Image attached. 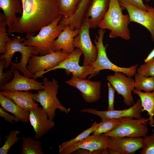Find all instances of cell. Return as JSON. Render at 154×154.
Here are the masks:
<instances>
[{
	"label": "cell",
	"mask_w": 154,
	"mask_h": 154,
	"mask_svg": "<svg viewBox=\"0 0 154 154\" xmlns=\"http://www.w3.org/2000/svg\"><path fill=\"white\" fill-rule=\"evenodd\" d=\"M0 104L3 109L12 114L19 121L25 123L29 121V112L23 110L11 99L0 93Z\"/></svg>",
	"instance_id": "23"
},
{
	"label": "cell",
	"mask_w": 154,
	"mask_h": 154,
	"mask_svg": "<svg viewBox=\"0 0 154 154\" xmlns=\"http://www.w3.org/2000/svg\"><path fill=\"white\" fill-rule=\"evenodd\" d=\"M123 9L118 0H110L108 11L98 27L109 30L111 38L119 37L128 40L131 37L128 27L130 18L128 14H123Z\"/></svg>",
	"instance_id": "3"
},
{
	"label": "cell",
	"mask_w": 154,
	"mask_h": 154,
	"mask_svg": "<svg viewBox=\"0 0 154 154\" xmlns=\"http://www.w3.org/2000/svg\"><path fill=\"white\" fill-rule=\"evenodd\" d=\"M110 1L92 0L85 17L89 22L90 29L98 27L108 11Z\"/></svg>",
	"instance_id": "19"
},
{
	"label": "cell",
	"mask_w": 154,
	"mask_h": 154,
	"mask_svg": "<svg viewBox=\"0 0 154 154\" xmlns=\"http://www.w3.org/2000/svg\"><path fill=\"white\" fill-rule=\"evenodd\" d=\"M109 137L102 135H90L83 140L73 144L59 152L60 154H70L78 149L86 153H101L102 149L108 148Z\"/></svg>",
	"instance_id": "10"
},
{
	"label": "cell",
	"mask_w": 154,
	"mask_h": 154,
	"mask_svg": "<svg viewBox=\"0 0 154 154\" xmlns=\"http://www.w3.org/2000/svg\"><path fill=\"white\" fill-rule=\"evenodd\" d=\"M62 17L60 15L51 23L42 28L35 36L34 33L27 34L26 38L23 44L34 47V54L37 55H43L55 52L54 42L64 26L59 23Z\"/></svg>",
	"instance_id": "4"
},
{
	"label": "cell",
	"mask_w": 154,
	"mask_h": 154,
	"mask_svg": "<svg viewBox=\"0 0 154 154\" xmlns=\"http://www.w3.org/2000/svg\"><path fill=\"white\" fill-rule=\"evenodd\" d=\"M0 93L11 99L26 111L29 112L38 106L33 98L34 94L29 91L3 90Z\"/></svg>",
	"instance_id": "21"
},
{
	"label": "cell",
	"mask_w": 154,
	"mask_h": 154,
	"mask_svg": "<svg viewBox=\"0 0 154 154\" xmlns=\"http://www.w3.org/2000/svg\"><path fill=\"white\" fill-rule=\"evenodd\" d=\"M7 24L5 15L3 13H0V53L3 54L5 52V45L6 42L11 39L7 34L6 28Z\"/></svg>",
	"instance_id": "31"
},
{
	"label": "cell",
	"mask_w": 154,
	"mask_h": 154,
	"mask_svg": "<svg viewBox=\"0 0 154 154\" xmlns=\"http://www.w3.org/2000/svg\"><path fill=\"white\" fill-rule=\"evenodd\" d=\"M149 119L144 117L139 119L124 117L122 121L112 131L102 134L115 137H144L147 135Z\"/></svg>",
	"instance_id": "8"
},
{
	"label": "cell",
	"mask_w": 154,
	"mask_h": 154,
	"mask_svg": "<svg viewBox=\"0 0 154 154\" xmlns=\"http://www.w3.org/2000/svg\"><path fill=\"white\" fill-rule=\"evenodd\" d=\"M123 9L127 11L130 22L138 23L149 32L154 43V7L146 5L147 10H141L130 5L120 4Z\"/></svg>",
	"instance_id": "14"
},
{
	"label": "cell",
	"mask_w": 154,
	"mask_h": 154,
	"mask_svg": "<svg viewBox=\"0 0 154 154\" xmlns=\"http://www.w3.org/2000/svg\"><path fill=\"white\" fill-rule=\"evenodd\" d=\"M134 76L135 89L140 91L143 90L145 92L154 90V77L145 76L137 72Z\"/></svg>",
	"instance_id": "27"
},
{
	"label": "cell",
	"mask_w": 154,
	"mask_h": 154,
	"mask_svg": "<svg viewBox=\"0 0 154 154\" xmlns=\"http://www.w3.org/2000/svg\"><path fill=\"white\" fill-rule=\"evenodd\" d=\"M19 36H16L6 42L5 52L1 54L0 59L5 61L4 68H8L10 64L23 75L29 78H33L34 75L28 70L27 66L28 61L34 54L35 48L23 44V42L26 39Z\"/></svg>",
	"instance_id": "2"
},
{
	"label": "cell",
	"mask_w": 154,
	"mask_h": 154,
	"mask_svg": "<svg viewBox=\"0 0 154 154\" xmlns=\"http://www.w3.org/2000/svg\"><path fill=\"white\" fill-rule=\"evenodd\" d=\"M145 2H148L152 0H143Z\"/></svg>",
	"instance_id": "39"
},
{
	"label": "cell",
	"mask_w": 154,
	"mask_h": 154,
	"mask_svg": "<svg viewBox=\"0 0 154 154\" xmlns=\"http://www.w3.org/2000/svg\"><path fill=\"white\" fill-rule=\"evenodd\" d=\"M134 94L137 95L140 99L142 107V112L146 111L149 117V125L154 126V90L149 92H143L135 88L133 90Z\"/></svg>",
	"instance_id": "24"
},
{
	"label": "cell",
	"mask_w": 154,
	"mask_h": 154,
	"mask_svg": "<svg viewBox=\"0 0 154 154\" xmlns=\"http://www.w3.org/2000/svg\"><path fill=\"white\" fill-rule=\"evenodd\" d=\"M21 154H44L41 142L30 137H22Z\"/></svg>",
	"instance_id": "25"
},
{
	"label": "cell",
	"mask_w": 154,
	"mask_h": 154,
	"mask_svg": "<svg viewBox=\"0 0 154 154\" xmlns=\"http://www.w3.org/2000/svg\"><path fill=\"white\" fill-rule=\"evenodd\" d=\"M79 30V29L72 30L68 25L64 26L63 30L54 42L55 51L62 50L69 53L73 52L75 48L73 45L74 39L78 34Z\"/></svg>",
	"instance_id": "20"
},
{
	"label": "cell",
	"mask_w": 154,
	"mask_h": 154,
	"mask_svg": "<svg viewBox=\"0 0 154 154\" xmlns=\"http://www.w3.org/2000/svg\"><path fill=\"white\" fill-rule=\"evenodd\" d=\"M143 138L109 137L108 149L113 150L119 154H133L142 147Z\"/></svg>",
	"instance_id": "18"
},
{
	"label": "cell",
	"mask_w": 154,
	"mask_h": 154,
	"mask_svg": "<svg viewBox=\"0 0 154 154\" xmlns=\"http://www.w3.org/2000/svg\"><path fill=\"white\" fill-rule=\"evenodd\" d=\"M105 29H100L98 32V35H96L94 43L96 46L98 53L96 59L92 65L94 70L92 74L89 76V78L98 74L100 71L109 70L114 72H120L126 76L132 77L137 72L138 64H136L129 67H121L113 63L108 58L106 52L107 45L105 46L103 43V38Z\"/></svg>",
	"instance_id": "6"
},
{
	"label": "cell",
	"mask_w": 154,
	"mask_h": 154,
	"mask_svg": "<svg viewBox=\"0 0 154 154\" xmlns=\"http://www.w3.org/2000/svg\"><path fill=\"white\" fill-rule=\"evenodd\" d=\"M142 107L140 98L128 108L124 110L106 111H99L92 108H84L80 110L81 112H87L96 115L102 120L108 119H118L130 117L139 119L142 117Z\"/></svg>",
	"instance_id": "15"
},
{
	"label": "cell",
	"mask_w": 154,
	"mask_h": 154,
	"mask_svg": "<svg viewBox=\"0 0 154 154\" xmlns=\"http://www.w3.org/2000/svg\"><path fill=\"white\" fill-rule=\"evenodd\" d=\"M82 53L80 49L77 48L69 55L58 65L48 72L57 69H62L71 73L72 75L80 79H85L88 75H92L94 68L92 65L81 66L79 64L80 58Z\"/></svg>",
	"instance_id": "12"
},
{
	"label": "cell",
	"mask_w": 154,
	"mask_h": 154,
	"mask_svg": "<svg viewBox=\"0 0 154 154\" xmlns=\"http://www.w3.org/2000/svg\"><path fill=\"white\" fill-rule=\"evenodd\" d=\"M81 0H58L60 14L64 18H68L76 12Z\"/></svg>",
	"instance_id": "26"
},
{
	"label": "cell",
	"mask_w": 154,
	"mask_h": 154,
	"mask_svg": "<svg viewBox=\"0 0 154 154\" xmlns=\"http://www.w3.org/2000/svg\"><path fill=\"white\" fill-rule=\"evenodd\" d=\"M154 58V48L152 50L144 60V63L147 62Z\"/></svg>",
	"instance_id": "38"
},
{
	"label": "cell",
	"mask_w": 154,
	"mask_h": 154,
	"mask_svg": "<svg viewBox=\"0 0 154 154\" xmlns=\"http://www.w3.org/2000/svg\"><path fill=\"white\" fill-rule=\"evenodd\" d=\"M99 124V123L95 122L90 127L84 130L74 138L62 143L58 147L59 152L63 149L83 140L89 136L94 132Z\"/></svg>",
	"instance_id": "29"
},
{
	"label": "cell",
	"mask_w": 154,
	"mask_h": 154,
	"mask_svg": "<svg viewBox=\"0 0 154 154\" xmlns=\"http://www.w3.org/2000/svg\"><path fill=\"white\" fill-rule=\"evenodd\" d=\"M120 4L130 5L141 10H147L146 5L144 4L143 0H118Z\"/></svg>",
	"instance_id": "35"
},
{
	"label": "cell",
	"mask_w": 154,
	"mask_h": 154,
	"mask_svg": "<svg viewBox=\"0 0 154 154\" xmlns=\"http://www.w3.org/2000/svg\"><path fill=\"white\" fill-rule=\"evenodd\" d=\"M124 118L108 119L102 120L93 132V134L102 135L112 131L120 124Z\"/></svg>",
	"instance_id": "28"
},
{
	"label": "cell",
	"mask_w": 154,
	"mask_h": 154,
	"mask_svg": "<svg viewBox=\"0 0 154 154\" xmlns=\"http://www.w3.org/2000/svg\"><path fill=\"white\" fill-rule=\"evenodd\" d=\"M0 117L3 118L5 121L12 123L14 121L16 122L19 121L15 116L8 114L1 107L0 108Z\"/></svg>",
	"instance_id": "37"
},
{
	"label": "cell",
	"mask_w": 154,
	"mask_h": 154,
	"mask_svg": "<svg viewBox=\"0 0 154 154\" xmlns=\"http://www.w3.org/2000/svg\"><path fill=\"white\" fill-rule=\"evenodd\" d=\"M70 54L60 50L39 56L33 54L29 59L27 68L34 75L33 78L36 79L58 65Z\"/></svg>",
	"instance_id": "7"
},
{
	"label": "cell",
	"mask_w": 154,
	"mask_h": 154,
	"mask_svg": "<svg viewBox=\"0 0 154 154\" xmlns=\"http://www.w3.org/2000/svg\"><path fill=\"white\" fill-rule=\"evenodd\" d=\"M141 154H154V131L150 135L143 138V146Z\"/></svg>",
	"instance_id": "34"
},
{
	"label": "cell",
	"mask_w": 154,
	"mask_h": 154,
	"mask_svg": "<svg viewBox=\"0 0 154 154\" xmlns=\"http://www.w3.org/2000/svg\"><path fill=\"white\" fill-rule=\"evenodd\" d=\"M23 11L16 22L7 31L27 34L34 33L50 24L60 15L58 0H21Z\"/></svg>",
	"instance_id": "1"
},
{
	"label": "cell",
	"mask_w": 154,
	"mask_h": 154,
	"mask_svg": "<svg viewBox=\"0 0 154 154\" xmlns=\"http://www.w3.org/2000/svg\"><path fill=\"white\" fill-rule=\"evenodd\" d=\"M29 121L35 132L34 137L37 139L43 137L55 125L53 121L49 118L46 111L39 106L29 111Z\"/></svg>",
	"instance_id": "16"
},
{
	"label": "cell",
	"mask_w": 154,
	"mask_h": 154,
	"mask_svg": "<svg viewBox=\"0 0 154 154\" xmlns=\"http://www.w3.org/2000/svg\"><path fill=\"white\" fill-rule=\"evenodd\" d=\"M66 83L78 89L87 103L96 102L101 98L102 83L100 81L80 79L72 75Z\"/></svg>",
	"instance_id": "13"
},
{
	"label": "cell",
	"mask_w": 154,
	"mask_h": 154,
	"mask_svg": "<svg viewBox=\"0 0 154 154\" xmlns=\"http://www.w3.org/2000/svg\"><path fill=\"white\" fill-rule=\"evenodd\" d=\"M20 131L17 130H11L9 135L5 136L4 144L0 148V154H7L11 148L20 139L17 137Z\"/></svg>",
	"instance_id": "30"
},
{
	"label": "cell",
	"mask_w": 154,
	"mask_h": 154,
	"mask_svg": "<svg viewBox=\"0 0 154 154\" xmlns=\"http://www.w3.org/2000/svg\"><path fill=\"white\" fill-rule=\"evenodd\" d=\"M108 110H114L115 94L116 90L109 82H108Z\"/></svg>",
	"instance_id": "36"
},
{
	"label": "cell",
	"mask_w": 154,
	"mask_h": 154,
	"mask_svg": "<svg viewBox=\"0 0 154 154\" xmlns=\"http://www.w3.org/2000/svg\"><path fill=\"white\" fill-rule=\"evenodd\" d=\"M0 60V87L8 83V81L13 77V71L15 68L12 66L10 70L3 72L5 61L4 59Z\"/></svg>",
	"instance_id": "32"
},
{
	"label": "cell",
	"mask_w": 154,
	"mask_h": 154,
	"mask_svg": "<svg viewBox=\"0 0 154 154\" xmlns=\"http://www.w3.org/2000/svg\"><path fill=\"white\" fill-rule=\"evenodd\" d=\"M90 29L89 22L85 18L73 42L74 47L80 49L83 54L84 66L92 65L95 61L97 55V47L92 43L90 37Z\"/></svg>",
	"instance_id": "9"
},
{
	"label": "cell",
	"mask_w": 154,
	"mask_h": 154,
	"mask_svg": "<svg viewBox=\"0 0 154 154\" xmlns=\"http://www.w3.org/2000/svg\"><path fill=\"white\" fill-rule=\"evenodd\" d=\"M14 76L10 82L0 87V90L9 91H29L43 90V82L37 81L21 75L18 70L15 68L13 70Z\"/></svg>",
	"instance_id": "17"
},
{
	"label": "cell",
	"mask_w": 154,
	"mask_h": 154,
	"mask_svg": "<svg viewBox=\"0 0 154 154\" xmlns=\"http://www.w3.org/2000/svg\"><path fill=\"white\" fill-rule=\"evenodd\" d=\"M0 8L3 12L8 29L10 30L16 22V14H22L23 8L21 0H0Z\"/></svg>",
	"instance_id": "22"
},
{
	"label": "cell",
	"mask_w": 154,
	"mask_h": 154,
	"mask_svg": "<svg viewBox=\"0 0 154 154\" xmlns=\"http://www.w3.org/2000/svg\"><path fill=\"white\" fill-rule=\"evenodd\" d=\"M132 77L122 72H116L106 78L117 94L122 96L124 103L128 106L134 104L132 92L135 88V82Z\"/></svg>",
	"instance_id": "11"
},
{
	"label": "cell",
	"mask_w": 154,
	"mask_h": 154,
	"mask_svg": "<svg viewBox=\"0 0 154 154\" xmlns=\"http://www.w3.org/2000/svg\"><path fill=\"white\" fill-rule=\"evenodd\" d=\"M137 73L145 76L154 77V58L139 66Z\"/></svg>",
	"instance_id": "33"
},
{
	"label": "cell",
	"mask_w": 154,
	"mask_h": 154,
	"mask_svg": "<svg viewBox=\"0 0 154 154\" xmlns=\"http://www.w3.org/2000/svg\"><path fill=\"white\" fill-rule=\"evenodd\" d=\"M43 82L44 89L34 94L33 98L46 111L49 118L53 120L57 109L66 114L69 113L70 109L64 106L57 97L59 87L57 81L54 78L49 80L47 78L45 77L43 79Z\"/></svg>",
	"instance_id": "5"
}]
</instances>
